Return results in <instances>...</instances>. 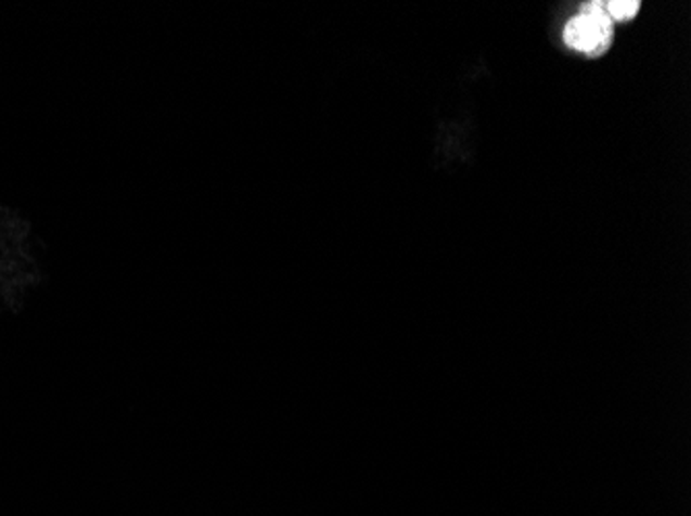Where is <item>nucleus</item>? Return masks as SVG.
Returning a JSON list of instances; mask_svg holds the SVG:
<instances>
[{"label":"nucleus","mask_w":691,"mask_h":516,"mask_svg":"<svg viewBox=\"0 0 691 516\" xmlns=\"http://www.w3.org/2000/svg\"><path fill=\"white\" fill-rule=\"evenodd\" d=\"M613 22L604 13L602 2H586L576 17L565 25L563 40L584 54H601L611 42Z\"/></svg>","instance_id":"nucleus-1"},{"label":"nucleus","mask_w":691,"mask_h":516,"mask_svg":"<svg viewBox=\"0 0 691 516\" xmlns=\"http://www.w3.org/2000/svg\"><path fill=\"white\" fill-rule=\"evenodd\" d=\"M604 13L609 15V20L613 22H629L638 15L640 11V2L638 0H611V2H602Z\"/></svg>","instance_id":"nucleus-2"}]
</instances>
